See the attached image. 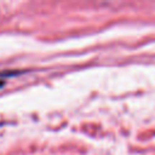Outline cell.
I'll list each match as a JSON object with an SVG mask.
<instances>
[{
  "label": "cell",
  "mask_w": 155,
  "mask_h": 155,
  "mask_svg": "<svg viewBox=\"0 0 155 155\" xmlns=\"http://www.w3.org/2000/svg\"><path fill=\"white\" fill-rule=\"evenodd\" d=\"M4 84H5V81H1V80H0V87L4 86Z\"/></svg>",
  "instance_id": "cell-1"
}]
</instances>
